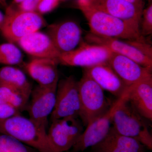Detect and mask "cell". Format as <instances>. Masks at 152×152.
<instances>
[{
  "label": "cell",
  "mask_w": 152,
  "mask_h": 152,
  "mask_svg": "<svg viewBox=\"0 0 152 152\" xmlns=\"http://www.w3.org/2000/svg\"><path fill=\"white\" fill-rule=\"evenodd\" d=\"M77 7L86 19L90 33L104 37L115 38L126 40H142L140 28L94 8L88 0H78Z\"/></svg>",
  "instance_id": "6da1fadb"
},
{
  "label": "cell",
  "mask_w": 152,
  "mask_h": 152,
  "mask_svg": "<svg viewBox=\"0 0 152 152\" xmlns=\"http://www.w3.org/2000/svg\"><path fill=\"white\" fill-rule=\"evenodd\" d=\"M0 133L11 136L39 152H54L47 130L21 115L0 119Z\"/></svg>",
  "instance_id": "7a4b0ae2"
},
{
  "label": "cell",
  "mask_w": 152,
  "mask_h": 152,
  "mask_svg": "<svg viewBox=\"0 0 152 152\" xmlns=\"http://www.w3.org/2000/svg\"><path fill=\"white\" fill-rule=\"evenodd\" d=\"M127 91L113 116V127L121 134L136 139L151 150L152 136L148 125L128 100Z\"/></svg>",
  "instance_id": "3957f363"
},
{
  "label": "cell",
  "mask_w": 152,
  "mask_h": 152,
  "mask_svg": "<svg viewBox=\"0 0 152 152\" xmlns=\"http://www.w3.org/2000/svg\"><path fill=\"white\" fill-rule=\"evenodd\" d=\"M80 111L79 117L84 126L86 127L111 107L104 90L84 72L78 81Z\"/></svg>",
  "instance_id": "277c9868"
},
{
  "label": "cell",
  "mask_w": 152,
  "mask_h": 152,
  "mask_svg": "<svg viewBox=\"0 0 152 152\" xmlns=\"http://www.w3.org/2000/svg\"><path fill=\"white\" fill-rule=\"evenodd\" d=\"M46 22L37 12L25 11L7 7L2 26V34L9 42L14 43L32 33L39 31Z\"/></svg>",
  "instance_id": "5b68a950"
},
{
  "label": "cell",
  "mask_w": 152,
  "mask_h": 152,
  "mask_svg": "<svg viewBox=\"0 0 152 152\" xmlns=\"http://www.w3.org/2000/svg\"><path fill=\"white\" fill-rule=\"evenodd\" d=\"M86 39L90 43L104 46L113 53L128 57L152 70V48L145 39L123 41L100 37L90 32L86 36Z\"/></svg>",
  "instance_id": "8992f818"
},
{
  "label": "cell",
  "mask_w": 152,
  "mask_h": 152,
  "mask_svg": "<svg viewBox=\"0 0 152 152\" xmlns=\"http://www.w3.org/2000/svg\"><path fill=\"white\" fill-rule=\"evenodd\" d=\"M79 118L68 117L51 121L47 133L54 152H66L73 147L84 131Z\"/></svg>",
  "instance_id": "52a82bcc"
},
{
  "label": "cell",
  "mask_w": 152,
  "mask_h": 152,
  "mask_svg": "<svg viewBox=\"0 0 152 152\" xmlns=\"http://www.w3.org/2000/svg\"><path fill=\"white\" fill-rule=\"evenodd\" d=\"M80 47L71 51L60 54L59 64L66 66L88 68L108 64L113 52L104 46L81 42Z\"/></svg>",
  "instance_id": "ba28073f"
},
{
  "label": "cell",
  "mask_w": 152,
  "mask_h": 152,
  "mask_svg": "<svg viewBox=\"0 0 152 152\" xmlns=\"http://www.w3.org/2000/svg\"><path fill=\"white\" fill-rule=\"evenodd\" d=\"M80 111L78 81L72 75L58 81L51 121L68 117H79Z\"/></svg>",
  "instance_id": "9c48e42d"
},
{
  "label": "cell",
  "mask_w": 152,
  "mask_h": 152,
  "mask_svg": "<svg viewBox=\"0 0 152 152\" xmlns=\"http://www.w3.org/2000/svg\"><path fill=\"white\" fill-rule=\"evenodd\" d=\"M126 92L121 97L118 98L105 113L98 117L87 126L86 129L72 147L74 152H83L90 147L94 146L107 136L111 127L113 116L124 97Z\"/></svg>",
  "instance_id": "30bf717a"
},
{
  "label": "cell",
  "mask_w": 152,
  "mask_h": 152,
  "mask_svg": "<svg viewBox=\"0 0 152 152\" xmlns=\"http://www.w3.org/2000/svg\"><path fill=\"white\" fill-rule=\"evenodd\" d=\"M57 85L50 86L38 85L31 95V99L28 108L29 118L46 130L48 118L56 104Z\"/></svg>",
  "instance_id": "8fae6325"
},
{
  "label": "cell",
  "mask_w": 152,
  "mask_h": 152,
  "mask_svg": "<svg viewBox=\"0 0 152 152\" xmlns=\"http://www.w3.org/2000/svg\"><path fill=\"white\" fill-rule=\"evenodd\" d=\"M47 34L61 54L76 49L80 43L82 31L76 22L65 21L49 25Z\"/></svg>",
  "instance_id": "7c38bea8"
},
{
  "label": "cell",
  "mask_w": 152,
  "mask_h": 152,
  "mask_svg": "<svg viewBox=\"0 0 152 152\" xmlns=\"http://www.w3.org/2000/svg\"><path fill=\"white\" fill-rule=\"evenodd\" d=\"M90 5L140 28L144 6L126 0H88Z\"/></svg>",
  "instance_id": "4fadbf2b"
},
{
  "label": "cell",
  "mask_w": 152,
  "mask_h": 152,
  "mask_svg": "<svg viewBox=\"0 0 152 152\" xmlns=\"http://www.w3.org/2000/svg\"><path fill=\"white\" fill-rule=\"evenodd\" d=\"M108 64L128 87L152 76V70L113 52Z\"/></svg>",
  "instance_id": "5bb4252c"
},
{
  "label": "cell",
  "mask_w": 152,
  "mask_h": 152,
  "mask_svg": "<svg viewBox=\"0 0 152 152\" xmlns=\"http://www.w3.org/2000/svg\"><path fill=\"white\" fill-rule=\"evenodd\" d=\"M18 43L27 53L34 58L58 61L60 53L47 34L37 31L22 38Z\"/></svg>",
  "instance_id": "9a60e30c"
},
{
  "label": "cell",
  "mask_w": 152,
  "mask_h": 152,
  "mask_svg": "<svg viewBox=\"0 0 152 152\" xmlns=\"http://www.w3.org/2000/svg\"><path fill=\"white\" fill-rule=\"evenodd\" d=\"M83 72L90 76L103 89L118 98L122 96L129 88L108 64L85 68Z\"/></svg>",
  "instance_id": "2e32d148"
},
{
  "label": "cell",
  "mask_w": 152,
  "mask_h": 152,
  "mask_svg": "<svg viewBox=\"0 0 152 152\" xmlns=\"http://www.w3.org/2000/svg\"><path fill=\"white\" fill-rule=\"evenodd\" d=\"M127 97L141 115L152 121V76L129 87Z\"/></svg>",
  "instance_id": "e0dca14e"
},
{
  "label": "cell",
  "mask_w": 152,
  "mask_h": 152,
  "mask_svg": "<svg viewBox=\"0 0 152 152\" xmlns=\"http://www.w3.org/2000/svg\"><path fill=\"white\" fill-rule=\"evenodd\" d=\"M144 146L136 139L118 133L113 126L100 142L91 147L92 152H142Z\"/></svg>",
  "instance_id": "ac0fdd59"
},
{
  "label": "cell",
  "mask_w": 152,
  "mask_h": 152,
  "mask_svg": "<svg viewBox=\"0 0 152 152\" xmlns=\"http://www.w3.org/2000/svg\"><path fill=\"white\" fill-rule=\"evenodd\" d=\"M57 60L34 58L26 66L29 75L38 85L50 86L58 84L59 75Z\"/></svg>",
  "instance_id": "d6986e66"
},
{
  "label": "cell",
  "mask_w": 152,
  "mask_h": 152,
  "mask_svg": "<svg viewBox=\"0 0 152 152\" xmlns=\"http://www.w3.org/2000/svg\"><path fill=\"white\" fill-rule=\"evenodd\" d=\"M0 87L10 88L29 97L32 91L31 85L25 74L12 66L0 68Z\"/></svg>",
  "instance_id": "ffe728a7"
},
{
  "label": "cell",
  "mask_w": 152,
  "mask_h": 152,
  "mask_svg": "<svg viewBox=\"0 0 152 152\" xmlns=\"http://www.w3.org/2000/svg\"><path fill=\"white\" fill-rule=\"evenodd\" d=\"M29 98L23 93L10 88L0 87V104H11L20 112L26 107Z\"/></svg>",
  "instance_id": "44dd1931"
},
{
  "label": "cell",
  "mask_w": 152,
  "mask_h": 152,
  "mask_svg": "<svg viewBox=\"0 0 152 152\" xmlns=\"http://www.w3.org/2000/svg\"><path fill=\"white\" fill-rule=\"evenodd\" d=\"M23 55L13 43L9 42L0 45V64L12 66L20 64Z\"/></svg>",
  "instance_id": "7402d4cb"
},
{
  "label": "cell",
  "mask_w": 152,
  "mask_h": 152,
  "mask_svg": "<svg viewBox=\"0 0 152 152\" xmlns=\"http://www.w3.org/2000/svg\"><path fill=\"white\" fill-rule=\"evenodd\" d=\"M0 152H39L11 136L0 133Z\"/></svg>",
  "instance_id": "603a6c76"
},
{
  "label": "cell",
  "mask_w": 152,
  "mask_h": 152,
  "mask_svg": "<svg viewBox=\"0 0 152 152\" xmlns=\"http://www.w3.org/2000/svg\"><path fill=\"white\" fill-rule=\"evenodd\" d=\"M141 28L140 33L142 37L150 35L152 34V4L144 9L142 13Z\"/></svg>",
  "instance_id": "cb8c5ba5"
},
{
  "label": "cell",
  "mask_w": 152,
  "mask_h": 152,
  "mask_svg": "<svg viewBox=\"0 0 152 152\" xmlns=\"http://www.w3.org/2000/svg\"><path fill=\"white\" fill-rule=\"evenodd\" d=\"M20 115V111L11 104H0V119H6Z\"/></svg>",
  "instance_id": "d4e9b609"
},
{
  "label": "cell",
  "mask_w": 152,
  "mask_h": 152,
  "mask_svg": "<svg viewBox=\"0 0 152 152\" xmlns=\"http://www.w3.org/2000/svg\"><path fill=\"white\" fill-rule=\"evenodd\" d=\"M61 0H41L36 12L41 15L48 13L58 7Z\"/></svg>",
  "instance_id": "484cf974"
},
{
  "label": "cell",
  "mask_w": 152,
  "mask_h": 152,
  "mask_svg": "<svg viewBox=\"0 0 152 152\" xmlns=\"http://www.w3.org/2000/svg\"><path fill=\"white\" fill-rule=\"evenodd\" d=\"M41 0H25L18 4L19 10L25 11L36 12Z\"/></svg>",
  "instance_id": "4316f807"
},
{
  "label": "cell",
  "mask_w": 152,
  "mask_h": 152,
  "mask_svg": "<svg viewBox=\"0 0 152 152\" xmlns=\"http://www.w3.org/2000/svg\"><path fill=\"white\" fill-rule=\"evenodd\" d=\"M126 1L137 5L144 6L143 0H126Z\"/></svg>",
  "instance_id": "83f0119b"
},
{
  "label": "cell",
  "mask_w": 152,
  "mask_h": 152,
  "mask_svg": "<svg viewBox=\"0 0 152 152\" xmlns=\"http://www.w3.org/2000/svg\"><path fill=\"white\" fill-rule=\"evenodd\" d=\"M4 14L3 13L0 11V28L2 26L3 22H4Z\"/></svg>",
  "instance_id": "f1b7e54d"
},
{
  "label": "cell",
  "mask_w": 152,
  "mask_h": 152,
  "mask_svg": "<svg viewBox=\"0 0 152 152\" xmlns=\"http://www.w3.org/2000/svg\"><path fill=\"white\" fill-rule=\"evenodd\" d=\"M0 4L3 6H5L7 5V0H0Z\"/></svg>",
  "instance_id": "f546056e"
},
{
  "label": "cell",
  "mask_w": 152,
  "mask_h": 152,
  "mask_svg": "<svg viewBox=\"0 0 152 152\" xmlns=\"http://www.w3.org/2000/svg\"><path fill=\"white\" fill-rule=\"evenodd\" d=\"M25 1V0H13V1L14 4H19L20 3L23 1Z\"/></svg>",
  "instance_id": "4dcf8cb0"
},
{
  "label": "cell",
  "mask_w": 152,
  "mask_h": 152,
  "mask_svg": "<svg viewBox=\"0 0 152 152\" xmlns=\"http://www.w3.org/2000/svg\"><path fill=\"white\" fill-rule=\"evenodd\" d=\"M148 1H151L152 0H148Z\"/></svg>",
  "instance_id": "1f68e13d"
},
{
  "label": "cell",
  "mask_w": 152,
  "mask_h": 152,
  "mask_svg": "<svg viewBox=\"0 0 152 152\" xmlns=\"http://www.w3.org/2000/svg\"><path fill=\"white\" fill-rule=\"evenodd\" d=\"M142 152H145L144 151H142Z\"/></svg>",
  "instance_id": "d6a6232c"
}]
</instances>
